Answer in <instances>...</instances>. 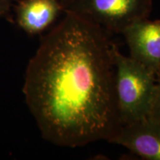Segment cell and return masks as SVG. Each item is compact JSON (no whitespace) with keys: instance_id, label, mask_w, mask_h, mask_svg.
<instances>
[{"instance_id":"cell-1","label":"cell","mask_w":160,"mask_h":160,"mask_svg":"<svg viewBox=\"0 0 160 160\" xmlns=\"http://www.w3.org/2000/svg\"><path fill=\"white\" fill-rule=\"evenodd\" d=\"M30 60L23 93L43 138L76 148L122 125L108 32L69 11Z\"/></svg>"},{"instance_id":"cell-2","label":"cell","mask_w":160,"mask_h":160,"mask_svg":"<svg viewBox=\"0 0 160 160\" xmlns=\"http://www.w3.org/2000/svg\"><path fill=\"white\" fill-rule=\"evenodd\" d=\"M114 88L122 125L149 117L157 76L131 57H125L112 43Z\"/></svg>"},{"instance_id":"cell-3","label":"cell","mask_w":160,"mask_h":160,"mask_svg":"<svg viewBox=\"0 0 160 160\" xmlns=\"http://www.w3.org/2000/svg\"><path fill=\"white\" fill-rule=\"evenodd\" d=\"M152 0H74L64 9L108 33H122L128 26L148 18Z\"/></svg>"},{"instance_id":"cell-4","label":"cell","mask_w":160,"mask_h":160,"mask_svg":"<svg viewBox=\"0 0 160 160\" xmlns=\"http://www.w3.org/2000/svg\"><path fill=\"white\" fill-rule=\"evenodd\" d=\"M130 57L157 76L160 73V19L135 22L122 32Z\"/></svg>"},{"instance_id":"cell-5","label":"cell","mask_w":160,"mask_h":160,"mask_svg":"<svg viewBox=\"0 0 160 160\" xmlns=\"http://www.w3.org/2000/svg\"><path fill=\"white\" fill-rule=\"evenodd\" d=\"M108 142L123 146L143 159L160 160V122L148 117L123 124Z\"/></svg>"},{"instance_id":"cell-6","label":"cell","mask_w":160,"mask_h":160,"mask_svg":"<svg viewBox=\"0 0 160 160\" xmlns=\"http://www.w3.org/2000/svg\"><path fill=\"white\" fill-rule=\"evenodd\" d=\"M64 11L59 0H22L17 7L18 25L29 34L47 28Z\"/></svg>"},{"instance_id":"cell-7","label":"cell","mask_w":160,"mask_h":160,"mask_svg":"<svg viewBox=\"0 0 160 160\" xmlns=\"http://www.w3.org/2000/svg\"><path fill=\"white\" fill-rule=\"evenodd\" d=\"M149 117L160 122V74L157 77V83Z\"/></svg>"},{"instance_id":"cell-8","label":"cell","mask_w":160,"mask_h":160,"mask_svg":"<svg viewBox=\"0 0 160 160\" xmlns=\"http://www.w3.org/2000/svg\"><path fill=\"white\" fill-rule=\"evenodd\" d=\"M11 5V0H0V18L8 14Z\"/></svg>"},{"instance_id":"cell-9","label":"cell","mask_w":160,"mask_h":160,"mask_svg":"<svg viewBox=\"0 0 160 160\" xmlns=\"http://www.w3.org/2000/svg\"><path fill=\"white\" fill-rule=\"evenodd\" d=\"M59 1H60V2H61L62 5L63 10H64V9H65L66 8H67L68 6L71 2H73L74 0H59Z\"/></svg>"},{"instance_id":"cell-10","label":"cell","mask_w":160,"mask_h":160,"mask_svg":"<svg viewBox=\"0 0 160 160\" xmlns=\"http://www.w3.org/2000/svg\"><path fill=\"white\" fill-rule=\"evenodd\" d=\"M159 74H160V73H159Z\"/></svg>"}]
</instances>
